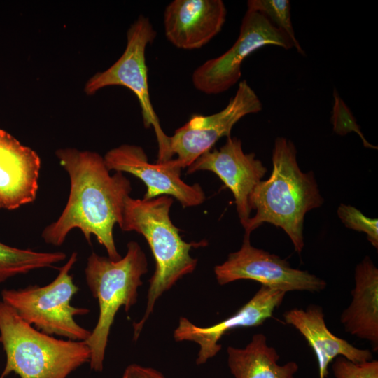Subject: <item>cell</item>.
Instances as JSON below:
<instances>
[{
  "instance_id": "1",
  "label": "cell",
  "mask_w": 378,
  "mask_h": 378,
  "mask_svg": "<svg viewBox=\"0 0 378 378\" xmlns=\"http://www.w3.org/2000/svg\"><path fill=\"white\" fill-rule=\"evenodd\" d=\"M55 155L69 174L70 190L59 218L43 230L44 241L60 246L70 231L78 228L89 244L95 236L110 259L120 260L113 230L121 222L132 191L130 180L121 172L111 175L104 157L96 152L65 148L57 149Z\"/></svg>"
},
{
  "instance_id": "2",
  "label": "cell",
  "mask_w": 378,
  "mask_h": 378,
  "mask_svg": "<svg viewBox=\"0 0 378 378\" xmlns=\"http://www.w3.org/2000/svg\"><path fill=\"white\" fill-rule=\"evenodd\" d=\"M272 170L268 179L261 181L253 190L249 204L255 214L244 227L245 235L264 223L281 227L290 237L295 250L304 248L303 225L305 214L321 206L320 194L312 172H303L297 161L293 142L276 138L272 150Z\"/></svg>"
},
{
  "instance_id": "3",
  "label": "cell",
  "mask_w": 378,
  "mask_h": 378,
  "mask_svg": "<svg viewBox=\"0 0 378 378\" xmlns=\"http://www.w3.org/2000/svg\"><path fill=\"white\" fill-rule=\"evenodd\" d=\"M173 202V198L167 195L148 200L129 196L125 201L119 227L123 231L142 234L155 262V272L149 280L146 311L139 321L132 323L134 341L139 339L158 299L195 270L197 260L191 256V248L206 245V242L188 243L181 238L179 229L169 216Z\"/></svg>"
},
{
  "instance_id": "4",
  "label": "cell",
  "mask_w": 378,
  "mask_h": 378,
  "mask_svg": "<svg viewBox=\"0 0 378 378\" xmlns=\"http://www.w3.org/2000/svg\"><path fill=\"white\" fill-rule=\"evenodd\" d=\"M0 342L6 354L1 378L11 373L20 378H67L90 360V350L85 341L61 340L43 333L3 301Z\"/></svg>"
},
{
  "instance_id": "5",
  "label": "cell",
  "mask_w": 378,
  "mask_h": 378,
  "mask_svg": "<svg viewBox=\"0 0 378 378\" xmlns=\"http://www.w3.org/2000/svg\"><path fill=\"white\" fill-rule=\"evenodd\" d=\"M148 272L144 252L136 241L127 245L125 255L118 260L92 252L85 268L87 286L97 300L99 316L90 336L85 342L90 350V369H104L106 349L115 315L122 307L128 312L137 302L141 276Z\"/></svg>"
},
{
  "instance_id": "6",
  "label": "cell",
  "mask_w": 378,
  "mask_h": 378,
  "mask_svg": "<svg viewBox=\"0 0 378 378\" xmlns=\"http://www.w3.org/2000/svg\"><path fill=\"white\" fill-rule=\"evenodd\" d=\"M78 260L74 251L50 284L29 286L19 289H4L2 301L12 307L26 323L51 336L75 341H85L91 331L82 327L76 316L90 313V309L71 305L78 287L70 272Z\"/></svg>"
},
{
  "instance_id": "7",
  "label": "cell",
  "mask_w": 378,
  "mask_h": 378,
  "mask_svg": "<svg viewBox=\"0 0 378 378\" xmlns=\"http://www.w3.org/2000/svg\"><path fill=\"white\" fill-rule=\"evenodd\" d=\"M155 37L156 31L150 20L139 15L127 31V45L121 57L106 70L92 76L86 82L84 91L92 95L102 88L112 85H120L132 90L139 102L144 126L153 127L155 130L158 144L157 162H162L172 159L169 136L162 130L150 101L145 57L147 46Z\"/></svg>"
},
{
  "instance_id": "8",
  "label": "cell",
  "mask_w": 378,
  "mask_h": 378,
  "mask_svg": "<svg viewBox=\"0 0 378 378\" xmlns=\"http://www.w3.org/2000/svg\"><path fill=\"white\" fill-rule=\"evenodd\" d=\"M266 46H275L285 50L294 48L288 36L264 15L247 10L233 46L194 71L192 76L194 87L206 94L227 91L240 79L243 61L254 51Z\"/></svg>"
},
{
  "instance_id": "9",
  "label": "cell",
  "mask_w": 378,
  "mask_h": 378,
  "mask_svg": "<svg viewBox=\"0 0 378 378\" xmlns=\"http://www.w3.org/2000/svg\"><path fill=\"white\" fill-rule=\"evenodd\" d=\"M262 108L258 94L246 80L239 83L227 106L209 115L195 114L168 137L169 153L178 168L188 167L199 157L211 150L223 136H230L234 125L243 117Z\"/></svg>"
},
{
  "instance_id": "10",
  "label": "cell",
  "mask_w": 378,
  "mask_h": 378,
  "mask_svg": "<svg viewBox=\"0 0 378 378\" xmlns=\"http://www.w3.org/2000/svg\"><path fill=\"white\" fill-rule=\"evenodd\" d=\"M220 285L242 279L258 281L272 289L289 291L319 292L326 282L307 271L295 269L279 256L253 246L250 236L245 235L240 249L214 268Z\"/></svg>"
},
{
  "instance_id": "11",
  "label": "cell",
  "mask_w": 378,
  "mask_h": 378,
  "mask_svg": "<svg viewBox=\"0 0 378 378\" xmlns=\"http://www.w3.org/2000/svg\"><path fill=\"white\" fill-rule=\"evenodd\" d=\"M104 160L109 171L125 172L140 178L147 188L144 200L167 195L176 198L183 207L197 206L205 200V193L198 183L189 185L181 178V169L172 159L150 163L141 146L120 145L109 150Z\"/></svg>"
},
{
  "instance_id": "12",
  "label": "cell",
  "mask_w": 378,
  "mask_h": 378,
  "mask_svg": "<svg viewBox=\"0 0 378 378\" xmlns=\"http://www.w3.org/2000/svg\"><path fill=\"white\" fill-rule=\"evenodd\" d=\"M200 170L215 173L232 192L241 224L244 227L251 209L250 196L267 172L262 162L253 153H246L241 141L228 136L219 149L212 148L188 167L187 173Z\"/></svg>"
},
{
  "instance_id": "13",
  "label": "cell",
  "mask_w": 378,
  "mask_h": 378,
  "mask_svg": "<svg viewBox=\"0 0 378 378\" xmlns=\"http://www.w3.org/2000/svg\"><path fill=\"white\" fill-rule=\"evenodd\" d=\"M286 293L261 286L253 297L231 316L213 326L202 327L181 317L174 332L176 342L190 341L199 346L197 365H202L220 350L218 343L229 331L238 328L255 327L271 318L283 302Z\"/></svg>"
},
{
  "instance_id": "14",
  "label": "cell",
  "mask_w": 378,
  "mask_h": 378,
  "mask_svg": "<svg viewBox=\"0 0 378 378\" xmlns=\"http://www.w3.org/2000/svg\"><path fill=\"white\" fill-rule=\"evenodd\" d=\"M226 15L221 0H174L164 10L165 36L178 48L199 49L221 31Z\"/></svg>"
},
{
  "instance_id": "15",
  "label": "cell",
  "mask_w": 378,
  "mask_h": 378,
  "mask_svg": "<svg viewBox=\"0 0 378 378\" xmlns=\"http://www.w3.org/2000/svg\"><path fill=\"white\" fill-rule=\"evenodd\" d=\"M41 166L35 150L0 129V209L15 210L36 200Z\"/></svg>"
},
{
  "instance_id": "16",
  "label": "cell",
  "mask_w": 378,
  "mask_h": 378,
  "mask_svg": "<svg viewBox=\"0 0 378 378\" xmlns=\"http://www.w3.org/2000/svg\"><path fill=\"white\" fill-rule=\"evenodd\" d=\"M285 322L293 326L307 340L318 361L319 378H326L328 365L342 356L354 363L372 360L368 349H358L332 334L328 328L321 307L312 304L305 309L294 308L283 314Z\"/></svg>"
},
{
  "instance_id": "17",
  "label": "cell",
  "mask_w": 378,
  "mask_h": 378,
  "mask_svg": "<svg viewBox=\"0 0 378 378\" xmlns=\"http://www.w3.org/2000/svg\"><path fill=\"white\" fill-rule=\"evenodd\" d=\"M352 300L341 314L346 332L378 349V269L366 256L356 267Z\"/></svg>"
},
{
  "instance_id": "18",
  "label": "cell",
  "mask_w": 378,
  "mask_h": 378,
  "mask_svg": "<svg viewBox=\"0 0 378 378\" xmlns=\"http://www.w3.org/2000/svg\"><path fill=\"white\" fill-rule=\"evenodd\" d=\"M227 365L234 378H295L299 366L290 361L279 365V356L265 335L255 334L244 348L228 346Z\"/></svg>"
},
{
  "instance_id": "19",
  "label": "cell",
  "mask_w": 378,
  "mask_h": 378,
  "mask_svg": "<svg viewBox=\"0 0 378 378\" xmlns=\"http://www.w3.org/2000/svg\"><path fill=\"white\" fill-rule=\"evenodd\" d=\"M66 254L62 251L41 252L12 247L0 242V284L11 277L31 271L55 267L64 260Z\"/></svg>"
},
{
  "instance_id": "20",
  "label": "cell",
  "mask_w": 378,
  "mask_h": 378,
  "mask_svg": "<svg viewBox=\"0 0 378 378\" xmlns=\"http://www.w3.org/2000/svg\"><path fill=\"white\" fill-rule=\"evenodd\" d=\"M247 10L264 15L288 36L299 54L303 56L306 55L295 34L288 0H249L247 1Z\"/></svg>"
},
{
  "instance_id": "21",
  "label": "cell",
  "mask_w": 378,
  "mask_h": 378,
  "mask_svg": "<svg viewBox=\"0 0 378 378\" xmlns=\"http://www.w3.org/2000/svg\"><path fill=\"white\" fill-rule=\"evenodd\" d=\"M333 100L330 118L333 132L340 136H345L351 132H355L360 136L363 146L377 149V146L371 144L366 140L349 107L335 89L333 92Z\"/></svg>"
},
{
  "instance_id": "22",
  "label": "cell",
  "mask_w": 378,
  "mask_h": 378,
  "mask_svg": "<svg viewBox=\"0 0 378 378\" xmlns=\"http://www.w3.org/2000/svg\"><path fill=\"white\" fill-rule=\"evenodd\" d=\"M337 215L348 228L365 232L368 240L377 249L378 220L365 216L356 207L341 204L337 209Z\"/></svg>"
},
{
  "instance_id": "23",
  "label": "cell",
  "mask_w": 378,
  "mask_h": 378,
  "mask_svg": "<svg viewBox=\"0 0 378 378\" xmlns=\"http://www.w3.org/2000/svg\"><path fill=\"white\" fill-rule=\"evenodd\" d=\"M332 363V370L335 378H378L377 360L354 363L339 356Z\"/></svg>"
},
{
  "instance_id": "24",
  "label": "cell",
  "mask_w": 378,
  "mask_h": 378,
  "mask_svg": "<svg viewBox=\"0 0 378 378\" xmlns=\"http://www.w3.org/2000/svg\"><path fill=\"white\" fill-rule=\"evenodd\" d=\"M122 378H166L161 372L151 368L130 364L125 370Z\"/></svg>"
},
{
  "instance_id": "25",
  "label": "cell",
  "mask_w": 378,
  "mask_h": 378,
  "mask_svg": "<svg viewBox=\"0 0 378 378\" xmlns=\"http://www.w3.org/2000/svg\"><path fill=\"white\" fill-rule=\"evenodd\" d=\"M0 344H1V342H0Z\"/></svg>"
},
{
  "instance_id": "26",
  "label": "cell",
  "mask_w": 378,
  "mask_h": 378,
  "mask_svg": "<svg viewBox=\"0 0 378 378\" xmlns=\"http://www.w3.org/2000/svg\"><path fill=\"white\" fill-rule=\"evenodd\" d=\"M1 378V377H0Z\"/></svg>"
}]
</instances>
